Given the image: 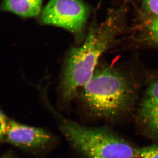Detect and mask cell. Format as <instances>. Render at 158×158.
<instances>
[{
	"instance_id": "obj_1",
	"label": "cell",
	"mask_w": 158,
	"mask_h": 158,
	"mask_svg": "<svg viewBox=\"0 0 158 158\" xmlns=\"http://www.w3.org/2000/svg\"><path fill=\"white\" fill-rule=\"evenodd\" d=\"M81 97L94 116L113 119L129 112L137 98L133 79L118 67H97L83 87Z\"/></svg>"
},
{
	"instance_id": "obj_2",
	"label": "cell",
	"mask_w": 158,
	"mask_h": 158,
	"mask_svg": "<svg viewBox=\"0 0 158 158\" xmlns=\"http://www.w3.org/2000/svg\"><path fill=\"white\" fill-rule=\"evenodd\" d=\"M117 24L109 21L90 30L81 46L69 53L63 69L61 89L62 98L68 100L91 78L99 59L110 48L118 34Z\"/></svg>"
},
{
	"instance_id": "obj_3",
	"label": "cell",
	"mask_w": 158,
	"mask_h": 158,
	"mask_svg": "<svg viewBox=\"0 0 158 158\" xmlns=\"http://www.w3.org/2000/svg\"><path fill=\"white\" fill-rule=\"evenodd\" d=\"M55 113L62 135L82 158H135L138 148L112 130L83 125Z\"/></svg>"
},
{
	"instance_id": "obj_4",
	"label": "cell",
	"mask_w": 158,
	"mask_h": 158,
	"mask_svg": "<svg viewBox=\"0 0 158 158\" xmlns=\"http://www.w3.org/2000/svg\"><path fill=\"white\" fill-rule=\"evenodd\" d=\"M1 142L34 154L48 151L56 144V137L47 130L9 119Z\"/></svg>"
},
{
	"instance_id": "obj_5",
	"label": "cell",
	"mask_w": 158,
	"mask_h": 158,
	"mask_svg": "<svg viewBox=\"0 0 158 158\" xmlns=\"http://www.w3.org/2000/svg\"><path fill=\"white\" fill-rule=\"evenodd\" d=\"M88 16V8L80 0H50L43 9L40 19L44 24L57 26L79 35Z\"/></svg>"
},
{
	"instance_id": "obj_6",
	"label": "cell",
	"mask_w": 158,
	"mask_h": 158,
	"mask_svg": "<svg viewBox=\"0 0 158 158\" xmlns=\"http://www.w3.org/2000/svg\"><path fill=\"white\" fill-rule=\"evenodd\" d=\"M138 112L139 122L145 133L158 141V78L148 85Z\"/></svg>"
},
{
	"instance_id": "obj_7",
	"label": "cell",
	"mask_w": 158,
	"mask_h": 158,
	"mask_svg": "<svg viewBox=\"0 0 158 158\" xmlns=\"http://www.w3.org/2000/svg\"><path fill=\"white\" fill-rule=\"evenodd\" d=\"M43 0H4L2 8L25 18L37 16L40 13Z\"/></svg>"
},
{
	"instance_id": "obj_8",
	"label": "cell",
	"mask_w": 158,
	"mask_h": 158,
	"mask_svg": "<svg viewBox=\"0 0 158 158\" xmlns=\"http://www.w3.org/2000/svg\"><path fill=\"white\" fill-rule=\"evenodd\" d=\"M137 41L144 46L158 48V16L151 15L142 23Z\"/></svg>"
},
{
	"instance_id": "obj_9",
	"label": "cell",
	"mask_w": 158,
	"mask_h": 158,
	"mask_svg": "<svg viewBox=\"0 0 158 158\" xmlns=\"http://www.w3.org/2000/svg\"><path fill=\"white\" fill-rule=\"evenodd\" d=\"M135 158H158V142L138 148Z\"/></svg>"
},
{
	"instance_id": "obj_10",
	"label": "cell",
	"mask_w": 158,
	"mask_h": 158,
	"mask_svg": "<svg viewBox=\"0 0 158 158\" xmlns=\"http://www.w3.org/2000/svg\"><path fill=\"white\" fill-rule=\"evenodd\" d=\"M142 2L152 16H158V0H142Z\"/></svg>"
},
{
	"instance_id": "obj_11",
	"label": "cell",
	"mask_w": 158,
	"mask_h": 158,
	"mask_svg": "<svg viewBox=\"0 0 158 158\" xmlns=\"http://www.w3.org/2000/svg\"><path fill=\"white\" fill-rule=\"evenodd\" d=\"M1 158H17L14 155L12 154L11 152H7L2 156Z\"/></svg>"
}]
</instances>
